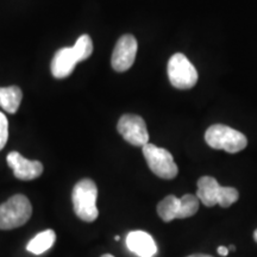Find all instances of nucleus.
Returning a JSON list of instances; mask_svg holds the SVG:
<instances>
[{
	"label": "nucleus",
	"mask_w": 257,
	"mask_h": 257,
	"mask_svg": "<svg viewBox=\"0 0 257 257\" xmlns=\"http://www.w3.org/2000/svg\"><path fill=\"white\" fill-rule=\"evenodd\" d=\"M227 249H229V251H234V250H236L234 245H230V248H227Z\"/></svg>",
	"instance_id": "6ab92c4d"
},
{
	"label": "nucleus",
	"mask_w": 257,
	"mask_h": 257,
	"mask_svg": "<svg viewBox=\"0 0 257 257\" xmlns=\"http://www.w3.org/2000/svg\"><path fill=\"white\" fill-rule=\"evenodd\" d=\"M197 198L207 207L219 205L226 208L238 200L239 193L233 187H223L212 176H202L198 180Z\"/></svg>",
	"instance_id": "f03ea898"
},
{
	"label": "nucleus",
	"mask_w": 257,
	"mask_h": 257,
	"mask_svg": "<svg viewBox=\"0 0 257 257\" xmlns=\"http://www.w3.org/2000/svg\"><path fill=\"white\" fill-rule=\"evenodd\" d=\"M101 257H114V256H112V255H110V253H105V255H102Z\"/></svg>",
	"instance_id": "aec40b11"
},
{
	"label": "nucleus",
	"mask_w": 257,
	"mask_h": 257,
	"mask_svg": "<svg viewBox=\"0 0 257 257\" xmlns=\"http://www.w3.org/2000/svg\"><path fill=\"white\" fill-rule=\"evenodd\" d=\"M23 93L18 86L0 87V107L9 113H16L21 106Z\"/></svg>",
	"instance_id": "ddd939ff"
},
{
	"label": "nucleus",
	"mask_w": 257,
	"mask_h": 257,
	"mask_svg": "<svg viewBox=\"0 0 257 257\" xmlns=\"http://www.w3.org/2000/svg\"><path fill=\"white\" fill-rule=\"evenodd\" d=\"M98 188L91 179H82L74 186L72 201L74 212L80 219L87 223L94 221L99 216L96 207Z\"/></svg>",
	"instance_id": "7ed1b4c3"
},
{
	"label": "nucleus",
	"mask_w": 257,
	"mask_h": 257,
	"mask_svg": "<svg viewBox=\"0 0 257 257\" xmlns=\"http://www.w3.org/2000/svg\"><path fill=\"white\" fill-rule=\"evenodd\" d=\"M9 138V121L6 115L0 112V150L5 147Z\"/></svg>",
	"instance_id": "2eb2a0df"
},
{
	"label": "nucleus",
	"mask_w": 257,
	"mask_h": 257,
	"mask_svg": "<svg viewBox=\"0 0 257 257\" xmlns=\"http://www.w3.org/2000/svg\"><path fill=\"white\" fill-rule=\"evenodd\" d=\"M169 81L179 89H189L198 82V72L184 54L178 53L168 62Z\"/></svg>",
	"instance_id": "6e6552de"
},
{
	"label": "nucleus",
	"mask_w": 257,
	"mask_h": 257,
	"mask_svg": "<svg viewBox=\"0 0 257 257\" xmlns=\"http://www.w3.org/2000/svg\"><path fill=\"white\" fill-rule=\"evenodd\" d=\"M217 251L220 256H227V253H229V249H227L226 246H218Z\"/></svg>",
	"instance_id": "dca6fc26"
},
{
	"label": "nucleus",
	"mask_w": 257,
	"mask_h": 257,
	"mask_svg": "<svg viewBox=\"0 0 257 257\" xmlns=\"http://www.w3.org/2000/svg\"><path fill=\"white\" fill-rule=\"evenodd\" d=\"M6 160H8V165L14 170V175L23 181L37 179L43 173V165L40 161L25 159L18 152L10 153Z\"/></svg>",
	"instance_id": "9b49d317"
},
{
	"label": "nucleus",
	"mask_w": 257,
	"mask_h": 257,
	"mask_svg": "<svg viewBox=\"0 0 257 257\" xmlns=\"http://www.w3.org/2000/svg\"><path fill=\"white\" fill-rule=\"evenodd\" d=\"M114 239H115V240H117V242H118V240H119V239H120V237H119V236H115V237H114Z\"/></svg>",
	"instance_id": "412c9836"
},
{
	"label": "nucleus",
	"mask_w": 257,
	"mask_h": 257,
	"mask_svg": "<svg viewBox=\"0 0 257 257\" xmlns=\"http://www.w3.org/2000/svg\"><path fill=\"white\" fill-rule=\"evenodd\" d=\"M118 133L127 143L135 147H144L149 143V134L146 121L142 117L136 114L121 115L117 124Z\"/></svg>",
	"instance_id": "1a4fd4ad"
},
{
	"label": "nucleus",
	"mask_w": 257,
	"mask_h": 257,
	"mask_svg": "<svg viewBox=\"0 0 257 257\" xmlns=\"http://www.w3.org/2000/svg\"><path fill=\"white\" fill-rule=\"evenodd\" d=\"M142 150L148 166L154 174L165 180H172L178 175L179 168L174 162V157L165 148L148 143Z\"/></svg>",
	"instance_id": "0eeeda50"
},
{
	"label": "nucleus",
	"mask_w": 257,
	"mask_h": 257,
	"mask_svg": "<svg viewBox=\"0 0 257 257\" xmlns=\"http://www.w3.org/2000/svg\"><path fill=\"white\" fill-rule=\"evenodd\" d=\"M198 210L199 199L193 194H185L181 199L176 198L175 195H168L157 205V213L166 223L194 216Z\"/></svg>",
	"instance_id": "423d86ee"
},
{
	"label": "nucleus",
	"mask_w": 257,
	"mask_h": 257,
	"mask_svg": "<svg viewBox=\"0 0 257 257\" xmlns=\"http://www.w3.org/2000/svg\"><path fill=\"white\" fill-rule=\"evenodd\" d=\"M187 257H213V256L205 255V253H194V255H191V256H187Z\"/></svg>",
	"instance_id": "f3484780"
},
{
	"label": "nucleus",
	"mask_w": 257,
	"mask_h": 257,
	"mask_svg": "<svg viewBox=\"0 0 257 257\" xmlns=\"http://www.w3.org/2000/svg\"><path fill=\"white\" fill-rule=\"evenodd\" d=\"M253 239H255V242L257 243V230H255V232H253Z\"/></svg>",
	"instance_id": "a211bd4d"
},
{
	"label": "nucleus",
	"mask_w": 257,
	"mask_h": 257,
	"mask_svg": "<svg viewBox=\"0 0 257 257\" xmlns=\"http://www.w3.org/2000/svg\"><path fill=\"white\" fill-rule=\"evenodd\" d=\"M137 41L133 35H124L118 40L113 53H112L111 64L115 72H126L131 68L136 59Z\"/></svg>",
	"instance_id": "9d476101"
},
{
	"label": "nucleus",
	"mask_w": 257,
	"mask_h": 257,
	"mask_svg": "<svg viewBox=\"0 0 257 257\" xmlns=\"http://www.w3.org/2000/svg\"><path fill=\"white\" fill-rule=\"evenodd\" d=\"M32 207L23 194H16L0 205V230H12L23 226L30 219Z\"/></svg>",
	"instance_id": "39448f33"
},
{
	"label": "nucleus",
	"mask_w": 257,
	"mask_h": 257,
	"mask_svg": "<svg viewBox=\"0 0 257 257\" xmlns=\"http://www.w3.org/2000/svg\"><path fill=\"white\" fill-rule=\"evenodd\" d=\"M93 53V42L88 35H82L72 48H61L51 61L50 69L54 78L64 79L69 76L80 61L87 60Z\"/></svg>",
	"instance_id": "f257e3e1"
},
{
	"label": "nucleus",
	"mask_w": 257,
	"mask_h": 257,
	"mask_svg": "<svg viewBox=\"0 0 257 257\" xmlns=\"http://www.w3.org/2000/svg\"><path fill=\"white\" fill-rule=\"evenodd\" d=\"M56 240V233L54 230L42 231L28 243L27 250L34 255H42L54 245Z\"/></svg>",
	"instance_id": "4468645a"
},
{
	"label": "nucleus",
	"mask_w": 257,
	"mask_h": 257,
	"mask_svg": "<svg viewBox=\"0 0 257 257\" xmlns=\"http://www.w3.org/2000/svg\"><path fill=\"white\" fill-rule=\"evenodd\" d=\"M126 246L138 257H154L157 252L155 240L146 231H131L126 236Z\"/></svg>",
	"instance_id": "f8f14e48"
},
{
	"label": "nucleus",
	"mask_w": 257,
	"mask_h": 257,
	"mask_svg": "<svg viewBox=\"0 0 257 257\" xmlns=\"http://www.w3.org/2000/svg\"><path fill=\"white\" fill-rule=\"evenodd\" d=\"M205 141L212 149L225 150L230 154L242 152L248 146V140L242 133L226 125H212L206 130Z\"/></svg>",
	"instance_id": "20e7f679"
}]
</instances>
